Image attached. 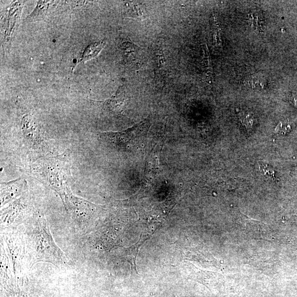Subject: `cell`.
I'll return each instance as SVG.
<instances>
[{
	"label": "cell",
	"mask_w": 297,
	"mask_h": 297,
	"mask_svg": "<svg viewBox=\"0 0 297 297\" xmlns=\"http://www.w3.org/2000/svg\"><path fill=\"white\" fill-rule=\"evenodd\" d=\"M27 253L32 263H49L57 267L68 264V258L53 240L43 214H36L27 230Z\"/></svg>",
	"instance_id": "cell-1"
},
{
	"label": "cell",
	"mask_w": 297,
	"mask_h": 297,
	"mask_svg": "<svg viewBox=\"0 0 297 297\" xmlns=\"http://www.w3.org/2000/svg\"><path fill=\"white\" fill-rule=\"evenodd\" d=\"M149 127V122L143 121L131 129L119 132H104L99 134L100 137L113 146L122 149H126L132 143L137 134H141Z\"/></svg>",
	"instance_id": "cell-2"
},
{
	"label": "cell",
	"mask_w": 297,
	"mask_h": 297,
	"mask_svg": "<svg viewBox=\"0 0 297 297\" xmlns=\"http://www.w3.org/2000/svg\"><path fill=\"white\" fill-rule=\"evenodd\" d=\"M63 201L66 210L71 213L77 220L84 222L88 220L92 213L93 204L74 196L70 190Z\"/></svg>",
	"instance_id": "cell-3"
},
{
	"label": "cell",
	"mask_w": 297,
	"mask_h": 297,
	"mask_svg": "<svg viewBox=\"0 0 297 297\" xmlns=\"http://www.w3.org/2000/svg\"><path fill=\"white\" fill-rule=\"evenodd\" d=\"M1 297H30L12 277L8 263H1Z\"/></svg>",
	"instance_id": "cell-4"
},
{
	"label": "cell",
	"mask_w": 297,
	"mask_h": 297,
	"mask_svg": "<svg viewBox=\"0 0 297 297\" xmlns=\"http://www.w3.org/2000/svg\"><path fill=\"white\" fill-rule=\"evenodd\" d=\"M123 59L131 68H139L141 66V49L129 38L124 40L121 44Z\"/></svg>",
	"instance_id": "cell-5"
},
{
	"label": "cell",
	"mask_w": 297,
	"mask_h": 297,
	"mask_svg": "<svg viewBox=\"0 0 297 297\" xmlns=\"http://www.w3.org/2000/svg\"><path fill=\"white\" fill-rule=\"evenodd\" d=\"M26 181L18 179L1 184V204L3 206L19 196L26 188Z\"/></svg>",
	"instance_id": "cell-6"
},
{
	"label": "cell",
	"mask_w": 297,
	"mask_h": 297,
	"mask_svg": "<svg viewBox=\"0 0 297 297\" xmlns=\"http://www.w3.org/2000/svg\"><path fill=\"white\" fill-rule=\"evenodd\" d=\"M151 236H148V234H140L138 241L135 243L134 245L129 248H125L124 250V257L127 262H129L131 266V273H135L138 275V272L137 270V257L139 253L140 248L146 242L148 239H149Z\"/></svg>",
	"instance_id": "cell-7"
},
{
	"label": "cell",
	"mask_w": 297,
	"mask_h": 297,
	"mask_svg": "<svg viewBox=\"0 0 297 297\" xmlns=\"http://www.w3.org/2000/svg\"><path fill=\"white\" fill-rule=\"evenodd\" d=\"M127 98L123 86H119L114 96L103 102L105 108L116 114H121L126 105Z\"/></svg>",
	"instance_id": "cell-8"
},
{
	"label": "cell",
	"mask_w": 297,
	"mask_h": 297,
	"mask_svg": "<svg viewBox=\"0 0 297 297\" xmlns=\"http://www.w3.org/2000/svg\"><path fill=\"white\" fill-rule=\"evenodd\" d=\"M107 40H102L91 43L85 48L83 52L78 60V63H85L89 60L97 57L99 53L105 47Z\"/></svg>",
	"instance_id": "cell-9"
},
{
	"label": "cell",
	"mask_w": 297,
	"mask_h": 297,
	"mask_svg": "<svg viewBox=\"0 0 297 297\" xmlns=\"http://www.w3.org/2000/svg\"><path fill=\"white\" fill-rule=\"evenodd\" d=\"M20 205L15 203L9 207L6 208L5 211L1 214V226H6L10 225L13 222L20 212Z\"/></svg>",
	"instance_id": "cell-10"
},
{
	"label": "cell",
	"mask_w": 297,
	"mask_h": 297,
	"mask_svg": "<svg viewBox=\"0 0 297 297\" xmlns=\"http://www.w3.org/2000/svg\"><path fill=\"white\" fill-rule=\"evenodd\" d=\"M124 12L131 17L143 18L144 15V7L141 3L137 2H127L124 6Z\"/></svg>",
	"instance_id": "cell-11"
},
{
	"label": "cell",
	"mask_w": 297,
	"mask_h": 297,
	"mask_svg": "<svg viewBox=\"0 0 297 297\" xmlns=\"http://www.w3.org/2000/svg\"><path fill=\"white\" fill-rule=\"evenodd\" d=\"M51 2L52 1H39L34 11L27 16V19L33 20L44 17L48 14L49 6L51 5Z\"/></svg>",
	"instance_id": "cell-12"
},
{
	"label": "cell",
	"mask_w": 297,
	"mask_h": 297,
	"mask_svg": "<svg viewBox=\"0 0 297 297\" xmlns=\"http://www.w3.org/2000/svg\"><path fill=\"white\" fill-rule=\"evenodd\" d=\"M203 66L205 69V74L208 80L213 81V67L211 57L208 48L207 44H205L203 46Z\"/></svg>",
	"instance_id": "cell-13"
},
{
	"label": "cell",
	"mask_w": 297,
	"mask_h": 297,
	"mask_svg": "<svg viewBox=\"0 0 297 297\" xmlns=\"http://www.w3.org/2000/svg\"><path fill=\"white\" fill-rule=\"evenodd\" d=\"M248 83L254 88H263L266 84V80L259 74L255 73L250 76L248 79Z\"/></svg>",
	"instance_id": "cell-14"
},
{
	"label": "cell",
	"mask_w": 297,
	"mask_h": 297,
	"mask_svg": "<svg viewBox=\"0 0 297 297\" xmlns=\"http://www.w3.org/2000/svg\"><path fill=\"white\" fill-rule=\"evenodd\" d=\"M239 119L247 130H250L254 123V117L250 113H243L239 115Z\"/></svg>",
	"instance_id": "cell-15"
},
{
	"label": "cell",
	"mask_w": 297,
	"mask_h": 297,
	"mask_svg": "<svg viewBox=\"0 0 297 297\" xmlns=\"http://www.w3.org/2000/svg\"><path fill=\"white\" fill-rule=\"evenodd\" d=\"M291 129V127L289 121H280L276 126L275 132L276 134L284 135L290 132Z\"/></svg>",
	"instance_id": "cell-16"
},
{
	"label": "cell",
	"mask_w": 297,
	"mask_h": 297,
	"mask_svg": "<svg viewBox=\"0 0 297 297\" xmlns=\"http://www.w3.org/2000/svg\"><path fill=\"white\" fill-rule=\"evenodd\" d=\"M248 19L251 27L259 31L262 30L261 18L258 14H250L249 15Z\"/></svg>",
	"instance_id": "cell-17"
},
{
	"label": "cell",
	"mask_w": 297,
	"mask_h": 297,
	"mask_svg": "<svg viewBox=\"0 0 297 297\" xmlns=\"http://www.w3.org/2000/svg\"><path fill=\"white\" fill-rule=\"evenodd\" d=\"M213 37L214 44L217 47H221V40L220 36V30L219 26L218 25L215 19L214 18V23L213 25Z\"/></svg>",
	"instance_id": "cell-18"
},
{
	"label": "cell",
	"mask_w": 297,
	"mask_h": 297,
	"mask_svg": "<svg viewBox=\"0 0 297 297\" xmlns=\"http://www.w3.org/2000/svg\"><path fill=\"white\" fill-rule=\"evenodd\" d=\"M260 169H261L264 176L267 177H271V178H273L274 177L275 173L273 168L269 166V165L264 164L260 165Z\"/></svg>",
	"instance_id": "cell-19"
},
{
	"label": "cell",
	"mask_w": 297,
	"mask_h": 297,
	"mask_svg": "<svg viewBox=\"0 0 297 297\" xmlns=\"http://www.w3.org/2000/svg\"><path fill=\"white\" fill-rule=\"evenodd\" d=\"M290 102L297 109V94L293 93L289 97Z\"/></svg>",
	"instance_id": "cell-20"
},
{
	"label": "cell",
	"mask_w": 297,
	"mask_h": 297,
	"mask_svg": "<svg viewBox=\"0 0 297 297\" xmlns=\"http://www.w3.org/2000/svg\"></svg>",
	"instance_id": "cell-21"
}]
</instances>
